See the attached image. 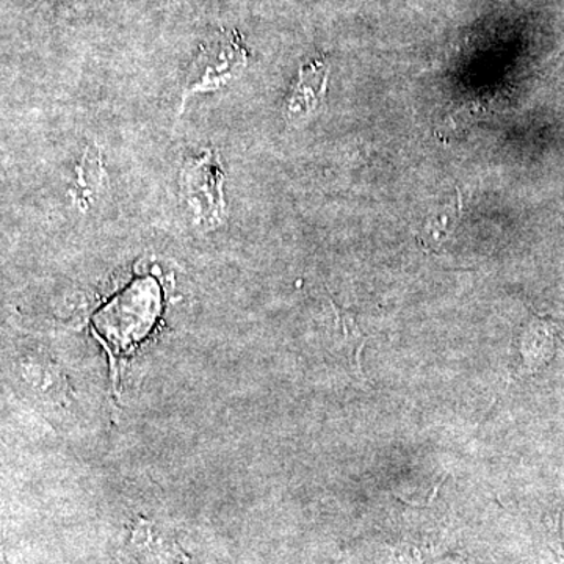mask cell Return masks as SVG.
<instances>
[{
    "mask_svg": "<svg viewBox=\"0 0 564 564\" xmlns=\"http://www.w3.org/2000/svg\"><path fill=\"white\" fill-rule=\"evenodd\" d=\"M159 313L161 289L158 282L147 278L133 281L95 315V332L106 344L113 366L148 336Z\"/></svg>",
    "mask_w": 564,
    "mask_h": 564,
    "instance_id": "6da1fadb",
    "label": "cell"
},
{
    "mask_svg": "<svg viewBox=\"0 0 564 564\" xmlns=\"http://www.w3.org/2000/svg\"><path fill=\"white\" fill-rule=\"evenodd\" d=\"M247 66V50L236 32H221L193 57L184 79L182 107L192 95L209 93L236 79ZM181 107V109H182Z\"/></svg>",
    "mask_w": 564,
    "mask_h": 564,
    "instance_id": "7a4b0ae2",
    "label": "cell"
},
{
    "mask_svg": "<svg viewBox=\"0 0 564 564\" xmlns=\"http://www.w3.org/2000/svg\"><path fill=\"white\" fill-rule=\"evenodd\" d=\"M223 170L214 151L202 158L188 159L181 172V192L196 220L204 226L218 225L225 214L223 199Z\"/></svg>",
    "mask_w": 564,
    "mask_h": 564,
    "instance_id": "3957f363",
    "label": "cell"
},
{
    "mask_svg": "<svg viewBox=\"0 0 564 564\" xmlns=\"http://www.w3.org/2000/svg\"><path fill=\"white\" fill-rule=\"evenodd\" d=\"M328 63L313 61L300 68L299 80L285 104V117L289 121L306 120L321 109L328 87Z\"/></svg>",
    "mask_w": 564,
    "mask_h": 564,
    "instance_id": "277c9868",
    "label": "cell"
},
{
    "mask_svg": "<svg viewBox=\"0 0 564 564\" xmlns=\"http://www.w3.org/2000/svg\"><path fill=\"white\" fill-rule=\"evenodd\" d=\"M519 339H521L522 361L525 367H529L530 372H533L554 355L556 328L551 322L536 321L522 332Z\"/></svg>",
    "mask_w": 564,
    "mask_h": 564,
    "instance_id": "5b68a950",
    "label": "cell"
},
{
    "mask_svg": "<svg viewBox=\"0 0 564 564\" xmlns=\"http://www.w3.org/2000/svg\"><path fill=\"white\" fill-rule=\"evenodd\" d=\"M556 534H558V541H556V545L554 547L556 564H564V541L562 534V525H560L558 533Z\"/></svg>",
    "mask_w": 564,
    "mask_h": 564,
    "instance_id": "8992f818",
    "label": "cell"
}]
</instances>
